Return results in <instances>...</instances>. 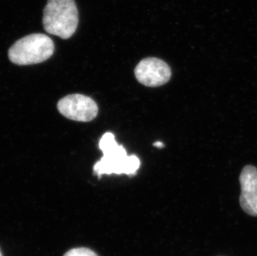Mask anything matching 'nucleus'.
<instances>
[{
	"instance_id": "nucleus-1",
	"label": "nucleus",
	"mask_w": 257,
	"mask_h": 256,
	"mask_svg": "<svg viewBox=\"0 0 257 256\" xmlns=\"http://www.w3.org/2000/svg\"><path fill=\"white\" fill-rule=\"evenodd\" d=\"M99 148L103 157L93 167V172L101 178L102 175H136L141 162L135 155L128 156L123 146L119 145L112 133H106L99 141Z\"/></svg>"
},
{
	"instance_id": "nucleus-2",
	"label": "nucleus",
	"mask_w": 257,
	"mask_h": 256,
	"mask_svg": "<svg viewBox=\"0 0 257 256\" xmlns=\"http://www.w3.org/2000/svg\"><path fill=\"white\" fill-rule=\"evenodd\" d=\"M43 25L48 34L68 39L75 34L78 11L74 0H48L44 8Z\"/></svg>"
},
{
	"instance_id": "nucleus-3",
	"label": "nucleus",
	"mask_w": 257,
	"mask_h": 256,
	"mask_svg": "<svg viewBox=\"0 0 257 256\" xmlns=\"http://www.w3.org/2000/svg\"><path fill=\"white\" fill-rule=\"evenodd\" d=\"M54 53V44L50 37L44 34H33L13 44L9 50V58L17 65H32L48 60Z\"/></svg>"
},
{
	"instance_id": "nucleus-4",
	"label": "nucleus",
	"mask_w": 257,
	"mask_h": 256,
	"mask_svg": "<svg viewBox=\"0 0 257 256\" xmlns=\"http://www.w3.org/2000/svg\"><path fill=\"white\" fill-rule=\"evenodd\" d=\"M58 110L67 118L77 121H90L97 116L98 106L85 95L71 94L59 100Z\"/></svg>"
},
{
	"instance_id": "nucleus-5",
	"label": "nucleus",
	"mask_w": 257,
	"mask_h": 256,
	"mask_svg": "<svg viewBox=\"0 0 257 256\" xmlns=\"http://www.w3.org/2000/svg\"><path fill=\"white\" fill-rule=\"evenodd\" d=\"M135 77L146 87H160L169 82L172 70L168 63L157 58H147L139 62L135 70Z\"/></svg>"
},
{
	"instance_id": "nucleus-6",
	"label": "nucleus",
	"mask_w": 257,
	"mask_h": 256,
	"mask_svg": "<svg viewBox=\"0 0 257 256\" xmlns=\"http://www.w3.org/2000/svg\"><path fill=\"white\" fill-rule=\"evenodd\" d=\"M240 206L248 215L257 216V168L248 165L240 175Z\"/></svg>"
},
{
	"instance_id": "nucleus-7",
	"label": "nucleus",
	"mask_w": 257,
	"mask_h": 256,
	"mask_svg": "<svg viewBox=\"0 0 257 256\" xmlns=\"http://www.w3.org/2000/svg\"><path fill=\"white\" fill-rule=\"evenodd\" d=\"M63 256H98L94 251H92V249L88 248H74V249L68 250L67 253Z\"/></svg>"
},
{
	"instance_id": "nucleus-8",
	"label": "nucleus",
	"mask_w": 257,
	"mask_h": 256,
	"mask_svg": "<svg viewBox=\"0 0 257 256\" xmlns=\"http://www.w3.org/2000/svg\"><path fill=\"white\" fill-rule=\"evenodd\" d=\"M153 146H154V147H157V148H164V144H163L162 142H156V143L153 144Z\"/></svg>"
},
{
	"instance_id": "nucleus-9",
	"label": "nucleus",
	"mask_w": 257,
	"mask_h": 256,
	"mask_svg": "<svg viewBox=\"0 0 257 256\" xmlns=\"http://www.w3.org/2000/svg\"><path fill=\"white\" fill-rule=\"evenodd\" d=\"M0 256H3L2 253H1V250H0Z\"/></svg>"
}]
</instances>
